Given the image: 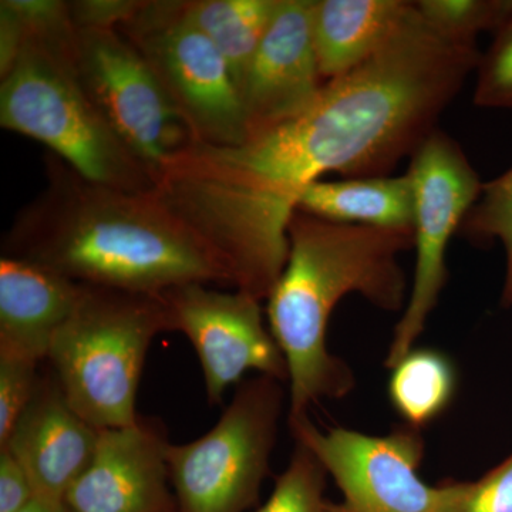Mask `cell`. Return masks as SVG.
<instances>
[{"mask_svg":"<svg viewBox=\"0 0 512 512\" xmlns=\"http://www.w3.org/2000/svg\"><path fill=\"white\" fill-rule=\"evenodd\" d=\"M480 59L477 43L444 36L414 2L387 45L326 82L305 113L237 146L194 143L171 158L158 197L214 252L232 288L266 301L306 187L328 174L390 175L437 130Z\"/></svg>","mask_w":512,"mask_h":512,"instance_id":"cell-1","label":"cell"},{"mask_svg":"<svg viewBox=\"0 0 512 512\" xmlns=\"http://www.w3.org/2000/svg\"><path fill=\"white\" fill-rule=\"evenodd\" d=\"M46 190L20 211L2 256L96 288L160 295L187 284L229 285L204 241L156 191L93 183L56 156Z\"/></svg>","mask_w":512,"mask_h":512,"instance_id":"cell-2","label":"cell"},{"mask_svg":"<svg viewBox=\"0 0 512 512\" xmlns=\"http://www.w3.org/2000/svg\"><path fill=\"white\" fill-rule=\"evenodd\" d=\"M288 241V261L266 298V313L288 365L289 420H296L313 403L348 394L352 375L328 348L330 316L352 293L400 311L409 296L399 258L414 238L413 228L339 224L296 211Z\"/></svg>","mask_w":512,"mask_h":512,"instance_id":"cell-3","label":"cell"},{"mask_svg":"<svg viewBox=\"0 0 512 512\" xmlns=\"http://www.w3.org/2000/svg\"><path fill=\"white\" fill-rule=\"evenodd\" d=\"M22 23L25 42L0 84L2 127L45 144L93 183L154 191V174L114 133L80 82L70 16L42 26Z\"/></svg>","mask_w":512,"mask_h":512,"instance_id":"cell-4","label":"cell"},{"mask_svg":"<svg viewBox=\"0 0 512 512\" xmlns=\"http://www.w3.org/2000/svg\"><path fill=\"white\" fill-rule=\"evenodd\" d=\"M168 332L163 296L83 285L47 362L76 412L96 429L136 423L148 350Z\"/></svg>","mask_w":512,"mask_h":512,"instance_id":"cell-5","label":"cell"},{"mask_svg":"<svg viewBox=\"0 0 512 512\" xmlns=\"http://www.w3.org/2000/svg\"><path fill=\"white\" fill-rule=\"evenodd\" d=\"M284 382L258 376L239 383L217 424L204 436L167 450L178 512H245L268 476Z\"/></svg>","mask_w":512,"mask_h":512,"instance_id":"cell-6","label":"cell"},{"mask_svg":"<svg viewBox=\"0 0 512 512\" xmlns=\"http://www.w3.org/2000/svg\"><path fill=\"white\" fill-rule=\"evenodd\" d=\"M117 30L153 67L195 143L237 146L249 136L247 113L227 62L188 22L181 2H143Z\"/></svg>","mask_w":512,"mask_h":512,"instance_id":"cell-7","label":"cell"},{"mask_svg":"<svg viewBox=\"0 0 512 512\" xmlns=\"http://www.w3.org/2000/svg\"><path fill=\"white\" fill-rule=\"evenodd\" d=\"M407 174L413 184L416 265L406 308L384 362L389 369L412 352L426 328L447 281L448 244L460 232L484 185L460 144L439 128L414 151Z\"/></svg>","mask_w":512,"mask_h":512,"instance_id":"cell-8","label":"cell"},{"mask_svg":"<svg viewBox=\"0 0 512 512\" xmlns=\"http://www.w3.org/2000/svg\"><path fill=\"white\" fill-rule=\"evenodd\" d=\"M74 64L104 119L154 177L195 143L153 67L119 30L76 28Z\"/></svg>","mask_w":512,"mask_h":512,"instance_id":"cell-9","label":"cell"},{"mask_svg":"<svg viewBox=\"0 0 512 512\" xmlns=\"http://www.w3.org/2000/svg\"><path fill=\"white\" fill-rule=\"evenodd\" d=\"M295 441L315 454L342 491L343 503L326 512H447L450 484L420 478L423 440L406 426L387 436L335 427L322 431L308 416L289 420Z\"/></svg>","mask_w":512,"mask_h":512,"instance_id":"cell-10","label":"cell"},{"mask_svg":"<svg viewBox=\"0 0 512 512\" xmlns=\"http://www.w3.org/2000/svg\"><path fill=\"white\" fill-rule=\"evenodd\" d=\"M168 332L183 333L197 353L208 403L218 406L247 372L288 382V365L266 328L261 301L241 291L222 292L205 284L175 286L161 293Z\"/></svg>","mask_w":512,"mask_h":512,"instance_id":"cell-11","label":"cell"},{"mask_svg":"<svg viewBox=\"0 0 512 512\" xmlns=\"http://www.w3.org/2000/svg\"><path fill=\"white\" fill-rule=\"evenodd\" d=\"M168 446L164 424L153 417L100 430L92 463L64 501L73 512H178Z\"/></svg>","mask_w":512,"mask_h":512,"instance_id":"cell-12","label":"cell"},{"mask_svg":"<svg viewBox=\"0 0 512 512\" xmlns=\"http://www.w3.org/2000/svg\"><path fill=\"white\" fill-rule=\"evenodd\" d=\"M315 0H281L241 83L249 134L295 119L318 100L325 80L313 40Z\"/></svg>","mask_w":512,"mask_h":512,"instance_id":"cell-13","label":"cell"},{"mask_svg":"<svg viewBox=\"0 0 512 512\" xmlns=\"http://www.w3.org/2000/svg\"><path fill=\"white\" fill-rule=\"evenodd\" d=\"M100 430L80 416L52 369L39 376L35 393L5 446L32 481L37 498L64 501L92 463Z\"/></svg>","mask_w":512,"mask_h":512,"instance_id":"cell-14","label":"cell"},{"mask_svg":"<svg viewBox=\"0 0 512 512\" xmlns=\"http://www.w3.org/2000/svg\"><path fill=\"white\" fill-rule=\"evenodd\" d=\"M83 285L22 259H0V353L47 360Z\"/></svg>","mask_w":512,"mask_h":512,"instance_id":"cell-15","label":"cell"},{"mask_svg":"<svg viewBox=\"0 0 512 512\" xmlns=\"http://www.w3.org/2000/svg\"><path fill=\"white\" fill-rule=\"evenodd\" d=\"M406 0H315L312 29L323 80L369 62L410 15Z\"/></svg>","mask_w":512,"mask_h":512,"instance_id":"cell-16","label":"cell"},{"mask_svg":"<svg viewBox=\"0 0 512 512\" xmlns=\"http://www.w3.org/2000/svg\"><path fill=\"white\" fill-rule=\"evenodd\" d=\"M296 211L339 224L413 228L412 178L406 173L316 181L302 192Z\"/></svg>","mask_w":512,"mask_h":512,"instance_id":"cell-17","label":"cell"},{"mask_svg":"<svg viewBox=\"0 0 512 512\" xmlns=\"http://www.w3.org/2000/svg\"><path fill=\"white\" fill-rule=\"evenodd\" d=\"M279 3L281 0H194L181 2V8L188 22L217 47L239 90Z\"/></svg>","mask_w":512,"mask_h":512,"instance_id":"cell-18","label":"cell"},{"mask_svg":"<svg viewBox=\"0 0 512 512\" xmlns=\"http://www.w3.org/2000/svg\"><path fill=\"white\" fill-rule=\"evenodd\" d=\"M392 370L390 402L412 429L436 420L453 400L456 370L437 350L413 349Z\"/></svg>","mask_w":512,"mask_h":512,"instance_id":"cell-19","label":"cell"},{"mask_svg":"<svg viewBox=\"0 0 512 512\" xmlns=\"http://www.w3.org/2000/svg\"><path fill=\"white\" fill-rule=\"evenodd\" d=\"M458 234L476 244L498 241L503 245L507 259L503 303L512 306V168L483 185Z\"/></svg>","mask_w":512,"mask_h":512,"instance_id":"cell-20","label":"cell"},{"mask_svg":"<svg viewBox=\"0 0 512 512\" xmlns=\"http://www.w3.org/2000/svg\"><path fill=\"white\" fill-rule=\"evenodd\" d=\"M416 8L444 36L467 43L484 32L495 35L512 20V0H419Z\"/></svg>","mask_w":512,"mask_h":512,"instance_id":"cell-21","label":"cell"},{"mask_svg":"<svg viewBox=\"0 0 512 512\" xmlns=\"http://www.w3.org/2000/svg\"><path fill=\"white\" fill-rule=\"evenodd\" d=\"M326 474L315 454L296 441L288 467L276 478L269 500L256 512H326Z\"/></svg>","mask_w":512,"mask_h":512,"instance_id":"cell-22","label":"cell"},{"mask_svg":"<svg viewBox=\"0 0 512 512\" xmlns=\"http://www.w3.org/2000/svg\"><path fill=\"white\" fill-rule=\"evenodd\" d=\"M476 73L474 104L483 109H512V20L495 33Z\"/></svg>","mask_w":512,"mask_h":512,"instance_id":"cell-23","label":"cell"},{"mask_svg":"<svg viewBox=\"0 0 512 512\" xmlns=\"http://www.w3.org/2000/svg\"><path fill=\"white\" fill-rule=\"evenodd\" d=\"M40 363L0 353V447L25 412L39 380Z\"/></svg>","mask_w":512,"mask_h":512,"instance_id":"cell-24","label":"cell"},{"mask_svg":"<svg viewBox=\"0 0 512 512\" xmlns=\"http://www.w3.org/2000/svg\"><path fill=\"white\" fill-rule=\"evenodd\" d=\"M447 512H512V454L473 483H451Z\"/></svg>","mask_w":512,"mask_h":512,"instance_id":"cell-25","label":"cell"},{"mask_svg":"<svg viewBox=\"0 0 512 512\" xmlns=\"http://www.w3.org/2000/svg\"><path fill=\"white\" fill-rule=\"evenodd\" d=\"M143 2L136 0H79L69 2L70 19L76 28L120 29L133 18Z\"/></svg>","mask_w":512,"mask_h":512,"instance_id":"cell-26","label":"cell"},{"mask_svg":"<svg viewBox=\"0 0 512 512\" xmlns=\"http://www.w3.org/2000/svg\"><path fill=\"white\" fill-rule=\"evenodd\" d=\"M35 498V488L25 468L8 450H0V512H20Z\"/></svg>","mask_w":512,"mask_h":512,"instance_id":"cell-27","label":"cell"},{"mask_svg":"<svg viewBox=\"0 0 512 512\" xmlns=\"http://www.w3.org/2000/svg\"><path fill=\"white\" fill-rule=\"evenodd\" d=\"M20 512H73L70 510L69 505L66 504V501H53V500H45V498H35L28 505V507L23 508Z\"/></svg>","mask_w":512,"mask_h":512,"instance_id":"cell-28","label":"cell"}]
</instances>
